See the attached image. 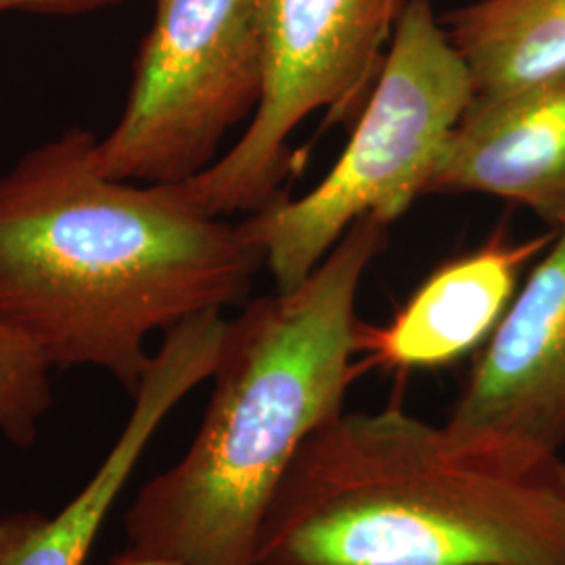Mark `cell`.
<instances>
[{"mask_svg": "<svg viewBox=\"0 0 565 565\" xmlns=\"http://www.w3.org/2000/svg\"><path fill=\"white\" fill-rule=\"evenodd\" d=\"M81 126L0 174V323L51 369L93 366L135 396L156 331L245 302L263 249L172 184L116 181Z\"/></svg>", "mask_w": 565, "mask_h": 565, "instance_id": "cell-1", "label": "cell"}, {"mask_svg": "<svg viewBox=\"0 0 565 565\" xmlns=\"http://www.w3.org/2000/svg\"><path fill=\"white\" fill-rule=\"evenodd\" d=\"M387 224H352L308 279L228 321L202 425L137 492L128 545L184 565H258L266 513L303 443L343 413L361 373L356 298Z\"/></svg>", "mask_w": 565, "mask_h": 565, "instance_id": "cell-2", "label": "cell"}, {"mask_svg": "<svg viewBox=\"0 0 565 565\" xmlns=\"http://www.w3.org/2000/svg\"><path fill=\"white\" fill-rule=\"evenodd\" d=\"M256 564L565 565V497L553 467L463 452L401 404L340 413L285 473Z\"/></svg>", "mask_w": 565, "mask_h": 565, "instance_id": "cell-3", "label": "cell"}, {"mask_svg": "<svg viewBox=\"0 0 565 565\" xmlns=\"http://www.w3.org/2000/svg\"><path fill=\"white\" fill-rule=\"evenodd\" d=\"M473 102L467 65L429 0H404L384 67L331 172L300 200L281 195L243 228L279 291L298 287L364 216L398 221Z\"/></svg>", "mask_w": 565, "mask_h": 565, "instance_id": "cell-4", "label": "cell"}, {"mask_svg": "<svg viewBox=\"0 0 565 565\" xmlns=\"http://www.w3.org/2000/svg\"><path fill=\"white\" fill-rule=\"evenodd\" d=\"M260 0H158L120 120L97 141L116 181L179 184L218 160L263 97Z\"/></svg>", "mask_w": 565, "mask_h": 565, "instance_id": "cell-5", "label": "cell"}, {"mask_svg": "<svg viewBox=\"0 0 565 565\" xmlns=\"http://www.w3.org/2000/svg\"><path fill=\"white\" fill-rule=\"evenodd\" d=\"M404 0H260L263 97L239 141L202 174L172 184L182 202L223 218L281 198L287 142L308 116L359 120L384 67Z\"/></svg>", "mask_w": 565, "mask_h": 565, "instance_id": "cell-6", "label": "cell"}, {"mask_svg": "<svg viewBox=\"0 0 565 565\" xmlns=\"http://www.w3.org/2000/svg\"><path fill=\"white\" fill-rule=\"evenodd\" d=\"M463 452L548 471L565 446V224L486 340L445 425Z\"/></svg>", "mask_w": 565, "mask_h": 565, "instance_id": "cell-7", "label": "cell"}, {"mask_svg": "<svg viewBox=\"0 0 565 565\" xmlns=\"http://www.w3.org/2000/svg\"><path fill=\"white\" fill-rule=\"evenodd\" d=\"M226 329L221 312H203L166 333L132 396L135 406L118 440L81 492L53 515H0V565H86L109 511L160 425L189 392L212 377Z\"/></svg>", "mask_w": 565, "mask_h": 565, "instance_id": "cell-8", "label": "cell"}, {"mask_svg": "<svg viewBox=\"0 0 565 565\" xmlns=\"http://www.w3.org/2000/svg\"><path fill=\"white\" fill-rule=\"evenodd\" d=\"M429 193H480L565 224V76L473 99L427 179Z\"/></svg>", "mask_w": 565, "mask_h": 565, "instance_id": "cell-9", "label": "cell"}, {"mask_svg": "<svg viewBox=\"0 0 565 565\" xmlns=\"http://www.w3.org/2000/svg\"><path fill=\"white\" fill-rule=\"evenodd\" d=\"M557 237L551 228L515 242L499 228L488 242L436 268L384 327H361L363 366L438 369L484 345L511 300L527 263Z\"/></svg>", "mask_w": 565, "mask_h": 565, "instance_id": "cell-10", "label": "cell"}, {"mask_svg": "<svg viewBox=\"0 0 565 565\" xmlns=\"http://www.w3.org/2000/svg\"><path fill=\"white\" fill-rule=\"evenodd\" d=\"M443 25L467 65L473 99L565 76V0H476L448 11Z\"/></svg>", "mask_w": 565, "mask_h": 565, "instance_id": "cell-11", "label": "cell"}, {"mask_svg": "<svg viewBox=\"0 0 565 565\" xmlns=\"http://www.w3.org/2000/svg\"><path fill=\"white\" fill-rule=\"evenodd\" d=\"M51 404V366L25 335L0 323V431L11 445H34Z\"/></svg>", "mask_w": 565, "mask_h": 565, "instance_id": "cell-12", "label": "cell"}, {"mask_svg": "<svg viewBox=\"0 0 565 565\" xmlns=\"http://www.w3.org/2000/svg\"><path fill=\"white\" fill-rule=\"evenodd\" d=\"M111 0H0V11H78Z\"/></svg>", "mask_w": 565, "mask_h": 565, "instance_id": "cell-13", "label": "cell"}, {"mask_svg": "<svg viewBox=\"0 0 565 565\" xmlns=\"http://www.w3.org/2000/svg\"><path fill=\"white\" fill-rule=\"evenodd\" d=\"M107 565H184L160 553H151V551H142L137 546H126L116 557H111V562Z\"/></svg>", "mask_w": 565, "mask_h": 565, "instance_id": "cell-14", "label": "cell"}, {"mask_svg": "<svg viewBox=\"0 0 565 565\" xmlns=\"http://www.w3.org/2000/svg\"><path fill=\"white\" fill-rule=\"evenodd\" d=\"M553 476H555V480H557V484L562 488L565 497V461H562V459L555 461V465H553Z\"/></svg>", "mask_w": 565, "mask_h": 565, "instance_id": "cell-15", "label": "cell"}]
</instances>
